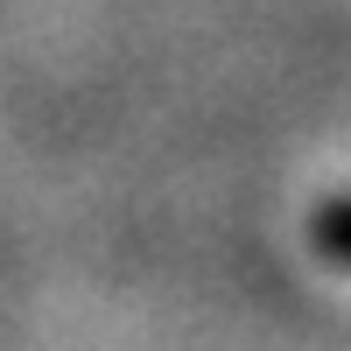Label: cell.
<instances>
[{"mask_svg":"<svg viewBox=\"0 0 351 351\" xmlns=\"http://www.w3.org/2000/svg\"><path fill=\"white\" fill-rule=\"evenodd\" d=\"M309 239L324 260H337V267H351V197H330L324 211L309 218Z\"/></svg>","mask_w":351,"mask_h":351,"instance_id":"obj_1","label":"cell"}]
</instances>
